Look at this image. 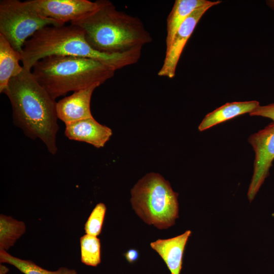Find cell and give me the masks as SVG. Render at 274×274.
<instances>
[{"label": "cell", "instance_id": "1", "mask_svg": "<svg viewBox=\"0 0 274 274\" xmlns=\"http://www.w3.org/2000/svg\"><path fill=\"white\" fill-rule=\"evenodd\" d=\"M4 93L12 109L14 124L32 140H40L48 152L57 151L56 102L37 82L31 71H22L10 80Z\"/></svg>", "mask_w": 274, "mask_h": 274}, {"label": "cell", "instance_id": "2", "mask_svg": "<svg viewBox=\"0 0 274 274\" xmlns=\"http://www.w3.org/2000/svg\"><path fill=\"white\" fill-rule=\"evenodd\" d=\"M141 51L142 49L119 53L98 51L88 43L83 30L71 24L43 27L26 41L20 54L22 66L29 71L46 57L62 55L92 59L116 71L136 63Z\"/></svg>", "mask_w": 274, "mask_h": 274}, {"label": "cell", "instance_id": "3", "mask_svg": "<svg viewBox=\"0 0 274 274\" xmlns=\"http://www.w3.org/2000/svg\"><path fill=\"white\" fill-rule=\"evenodd\" d=\"M98 8L88 16L71 23L80 27L94 49L119 53L142 48L152 41L140 19L118 11L112 2L99 1Z\"/></svg>", "mask_w": 274, "mask_h": 274}, {"label": "cell", "instance_id": "4", "mask_svg": "<svg viewBox=\"0 0 274 274\" xmlns=\"http://www.w3.org/2000/svg\"><path fill=\"white\" fill-rule=\"evenodd\" d=\"M31 70L37 82L55 100L70 91L100 86L115 72L92 59L62 55L46 57Z\"/></svg>", "mask_w": 274, "mask_h": 274}, {"label": "cell", "instance_id": "5", "mask_svg": "<svg viewBox=\"0 0 274 274\" xmlns=\"http://www.w3.org/2000/svg\"><path fill=\"white\" fill-rule=\"evenodd\" d=\"M131 194L132 208L145 223L159 229L175 224L179 217L178 193L162 176L147 174L134 186Z\"/></svg>", "mask_w": 274, "mask_h": 274}, {"label": "cell", "instance_id": "6", "mask_svg": "<svg viewBox=\"0 0 274 274\" xmlns=\"http://www.w3.org/2000/svg\"><path fill=\"white\" fill-rule=\"evenodd\" d=\"M63 25L41 16L29 1H0V34L20 53L26 41L38 30L47 26Z\"/></svg>", "mask_w": 274, "mask_h": 274}, {"label": "cell", "instance_id": "7", "mask_svg": "<svg viewBox=\"0 0 274 274\" xmlns=\"http://www.w3.org/2000/svg\"><path fill=\"white\" fill-rule=\"evenodd\" d=\"M248 142L255 155L253 175L248 192V199L251 202L268 176L274 160V121L251 135Z\"/></svg>", "mask_w": 274, "mask_h": 274}, {"label": "cell", "instance_id": "8", "mask_svg": "<svg viewBox=\"0 0 274 274\" xmlns=\"http://www.w3.org/2000/svg\"><path fill=\"white\" fill-rule=\"evenodd\" d=\"M30 3L42 16L64 24L80 20L95 11L99 1L88 0H30Z\"/></svg>", "mask_w": 274, "mask_h": 274}, {"label": "cell", "instance_id": "9", "mask_svg": "<svg viewBox=\"0 0 274 274\" xmlns=\"http://www.w3.org/2000/svg\"><path fill=\"white\" fill-rule=\"evenodd\" d=\"M220 2L219 1L213 2L211 4L195 10L181 24L170 46L166 49L165 58L162 66L158 73V76L169 78L175 77L176 67L183 50L198 21L210 8Z\"/></svg>", "mask_w": 274, "mask_h": 274}, {"label": "cell", "instance_id": "10", "mask_svg": "<svg viewBox=\"0 0 274 274\" xmlns=\"http://www.w3.org/2000/svg\"><path fill=\"white\" fill-rule=\"evenodd\" d=\"M99 86L94 85L75 91L56 103L58 119L65 124L93 117L90 110V101L93 91Z\"/></svg>", "mask_w": 274, "mask_h": 274}, {"label": "cell", "instance_id": "11", "mask_svg": "<svg viewBox=\"0 0 274 274\" xmlns=\"http://www.w3.org/2000/svg\"><path fill=\"white\" fill-rule=\"evenodd\" d=\"M64 133L70 140L85 142L100 148L110 140L112 130L91 117L66 124Z\"/></svg>", "mask_w": 274, "mask_h": 274}, {"label": "cell", "instance_id": "12", "mask_svg": "<svg viewBox=\"0 0 274 274\" xmlns=\"http://www.w3.org/2000/svg\"><path fill=\"white\" fill-rule=\"evenodd\" d=\"M191 231L187 230L178 236L158 239L150 244L151 248L162 258L171 274H180L185 246Z\"/></svg>", "mask_w": 274, "mask_h": 274}, {"label": "cell", "instance_id": "13", "mask_svg": "<svg viewBox=\"0 0 274 274\" xmlns=\"http://www.w3.org/2000/svg\"><path fill=\"white\" fill-rule=\"evenodd\" d=\"M259 106L256 100L227 102L208 114L198 126V130L202 131L239 115L250 113Z\"/></svg>", "mask_w": 274, "mask_h": 274}, {"label": "cell", "instance_id": "14", "mask_svg": "<svg viewBox=\"0 0 274 274\" xmlns=\"http://www.w3.org/2000/svg\"><path fill=\"white\" fill-rule=\"evenodd\" d=\"M21 54L0 34V92L4 93L11 79L19 75L23 67L19 64Z\"/></svg>", "mask_w": 274, "mask_h": 274}, {"label": "cell", "instance_id": "15", "mask_svg": "<svg viewBox=\"0 0 274 274\" xmlns=\"http://www.w3.org/2000/svg\"><path fill=\"white\" fill-rule=\"evenodd\" d=\"M213 3L207 0H176L167 19L166 49L181 24L195 10Z\"/></svg>", "mask_w": 274, "mask_h": 274}, {"label": "cell", "instance_id": "16", "mask_svg": "<svg viewBox=\"0 0 274 274\" xmlns=\"http://www.w3.org/2000/svg\"><path fill=\"white\" fill-rule=\"evenodd\" d=\"M0 263L13 265L23 274H78L74 269L61 267L55 271L46 269L30 260L15 257L6 251H0Z\"/></svg>", "mask_w": 274, "mask_h": 274}, {"label": "cell", "instance_id": "17", "mask_svg": "<svg viewBox=\"0 0 274 274\" xmlns=\"http://www.w3.org/2000/svg\"><path fill=\"white\" fill-rule=\"evenodd\" d=\"M25 224L11 216L0 215V251H7L25 233Z\"/></svg>", "mask_w": 274, "mask_h": 274}, {"label": "cell", "instance_id": "18", "mask_svg": "<svg viewBox=\"0 0 274 274\" xmlns=\"http://www.w3.org/2000/svg\"><path fill=\"white\" fill-rule=\"evenodd\" d=\"M81 261L88 266L96 267L101 262L100 242L97 236L86 234L80 238Z\"/></svg>", "mask_w": 274, "mask_h": 274}, {"label": "cell", "instance_id": "19", "mask_svg": "<svg viewBox=\"0 0 274 274\" xmlns=\"http://www.w3.org/2000/svg\"><path fill=\"white\" fill-rule=\"evenodd\" d=\"M106 210V207L103 203L100 202L95 206L85 224L86 234L95 236L100 234Z\"/></svg>", "mask_w": 274, "mask_h": 274}, {"label": "cell", "instance_id": "20", "mask_svg": "<svg viewBox=\"0 0 274 274\" xmlns=\"http://www.w3.org/2000/svg\"><path fill=\"white\" fill-rule=\"evenodd\" d=\"M249 114L252 116L268 118L274 121V103L263 106H259Z\"/></svg>", "mask_w": 274, "mask_h": 274}, {"label": "cell", "instance_id": "21", "mask_svg": "<svg viewBox=\"0 0 274 274\" xmlns=\"http://www.w3.org/2000/svg\"><path fill=\"white\" fill-rule=\"evenodd\" d=\"M124 256L128 262L130 264L133 263L139 259V252L137 250L131 249L124 254Z\"/></svg>", "mask_w": 274, "mask_h": 274}, {"label": "cell", "instance_id": "22", "mask_svg": "<svg viewBox=\"0 0 274 274\" xmlns=\"http://www.w3.org/2000/svg\"><path fill=\"white\" fill-rule=\"evenodd\" d=\"M9 269L3 263L0 264V274H7Z\"/></svg>", "mask_w": 274, "mask_h": 274}, {"label": "cell", "instance_id": "23", "mask_svg": "<svg viewBox=\"0 0 274 274\" xmlns=\"http://www.w3.org/2000/svg\"><path fill=\"white\" fill-rule=\"evenodd\" d=\"M266 3L269 7L274 10V0L267 1Z\"/></svg>", "mask_w": 274, "mask_h": 274}]
</instances>
